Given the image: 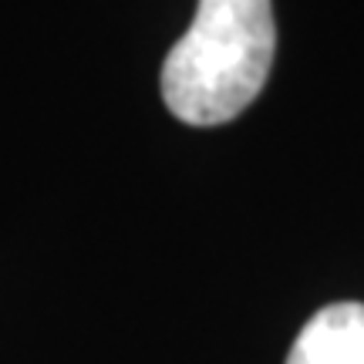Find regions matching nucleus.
I'll return each instance as SVG.
<instances>
[{"instance_id":"nucleus-2","label":"nucleus","mask_w":364,"mask_h":364,"mask_svg":"<svg viewBox=\"0 0 364 364\" xmlns=\"http://www.w3.org/2000/svg\"><path fill=\"white\" fill-rule=\"evenodd\" d=\"M287 364H364V304L344 300L317 311L297 334Z\"/></svg>"},{"instance_id":"nucleus-1","label":"nucleus","mask_w":364,"mask_h":364,"mask_svg":"<svg viewBox=\"0 0 364 364\" xmlns=\"http://www.w3.org/2000/svg\"><path fill=\"white\" fill-rule=\"evenodd\" d=\"M277 51L270 0H199L189 31L162 65V98L196 125L236 118L267 85Z\"/></svg>"}]
</instances>
